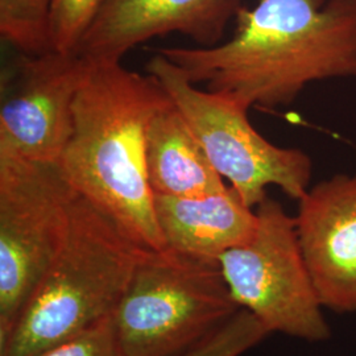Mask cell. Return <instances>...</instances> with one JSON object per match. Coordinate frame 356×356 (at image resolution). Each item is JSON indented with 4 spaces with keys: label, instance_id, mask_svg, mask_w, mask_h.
Returning a JSON list of instances; mask_svg holds the SVG:
<instances>
[{
    "label": "cell",
    "instance_id": "cell-1",
    "mask_svg": "<svg viewBox=\"0 0 356 356\" xmlns=\"http://www.w3.org/2000/svg\"><path fill=\"white\" fill-rule=\"evenodd\" d=\"M235 23L216 47L156 51L248 108L289 106L310 83L356 76V0H260Z\"/></svg>",
    "mask_w": 356,
    "mask_h": 356
},
{
    "label": "cell",
    "instance_id": "cell-2",
    "mask_svg": "<svg viewBox=\"0 0 356 356\" xmlns=\"http://www.w3.org/2000/svg\"><path fill=\"white\" fill-rule=\"evenodd\" d=\"M58 161L72 188L145 250H164L147 170V134L172 99L154 76L92 64Z\"/></svg>",
    "mask_w": 356,
    "mask_h": 356
},
{
    "label": "cell",
    "instance_id": "cell-3",
    "mask_svg": "<svg viewBox=\"0 0 356 356\" xmlns=\"http://www.w3.org/2000/svg\"><path fill=\"white\" fill-rule=\"evenodd\" d=\"M144 250L78 194L64 242L0 356H36L111 318Z\"/></svg>",
    "mask_w": 356,
    "mask_h": 356
},
{
    "label": "cell",
    "instance_id": "cell-4",
    "mask_svg": "<svg viewBox=\"0 0 356 356\" xmlns=\"http://www.w3.org/2000/svg\"><path fill=\"white\" fill-rule=\"evenodd\" d=\"M239 310L219 261L144 250L111 323L124 356H182Z\"/></svg>",
    "mask_w": 356,
    "mask_h": 356
},
{
    "label": "cell",
    "instance_id": "cell-5",
    "mask_svg": "<svg viewBox=\"0 0 356 356\" xmlns=\"http://www.w3.org/2000/svg\"><path fill=\"white\" fill-rule=\"evenodd\" d=\"M184 115L216 172L254 209L277 186L300 201L310 188L313 161L304 151L267 140L248 119V107L234 97L197 89L179 67L160 53L145 66Z\"/></svg>",
    "mask_w": 356,
    "mask_h": 356
},
{
    "label": "cell",
    "instance_id": "cell-6",
    "mask_svg": "<svg viewBox=\"0 0 356 356\" xmlns=\"http://www.w3.org/2000/svg\"><path fill=\"white\" fill-rule=\"evenodd\" d=\"M76 195L58 163L0 154V342L64 242Z\"/></svg>",
    "mask_w": 356,
    "mask_h": 356
},
{
    "label": "cell",
    "instance_id": "cell-7",
    "mask_svg": "<svg viewBox=\"0 0 356 356\" xmlns=\"http://www.w3.org/2000/svg\"><path fill=\"white\" fill-rule=\"evenodd\" d=\"M254 236L219 257L234 301L269 332L322 342L330 329L302 254L296 218L267 197L256 206Z\"/></svg>",
    "mask_w": 356,
    "mask_h": 356
},
{
    "label": "cell",
    "instance_id": "cell-8",
    "mask_svg": "<svg viewBox=\"0 0 356 356\" xmlns=\"http://www.w3.org/2000/svg\"><path fill=\"white\" fill-rule=\"evenodd\" d=\"M92 66L76 53L23 54L0 81V154L58 163L73 129L74 102Z\"/></svg>",
    "mask_w": 356,
    "mask_h": 356
},
{
    "label": "cell",
    "instance_id": "cell-9",
    "mask_svg": "<svg viewBox=\"0 0 356 356\" xmlns=\"http://www.w3.org/2000/svg\"><path fill=\"white\" fill-rule=\"evenodd\" d=\"M241 0H106L76 47L91 64L122 63L128 51L177 32L198 47H216Z\"/></svg>",
    "mask_w": 356,
    "mask_h": 356
},
{
    "label": "cell",
    "instance_id": "cell-10",
    "mask_svg": "<svg viewBox=\"0 0 356 356\" xmlns=\"http://www.w3.org/2000/svg\"><path fill=\"white\" fill-rule=\"evenodd\" d=\"M294 218L322 305L356 313V175H335L310 186Z\"/></svg>",
    "mask_w": 356,
    "mask_h": 356
},
{
    "label": "cell",
    "instance_id": "cell-11",
    "mask_svg": "<svg viewBox=\"0 0 356 356\" xmlns=\"http://www.w3.org/2000/svg\"><path fill=\"white\" fill-rule=\"evenodd\" d=\"M154 213L166 248L191 257H219L254 236L257 216L232 186L195 198L154 195Z\"/></svg>",
    "mask_w": 356,
    "mask_h": 356
},
{
    "label": "cell",
    "instance_id": "cell-12",
    "mask_svg": "<svg viewBox=\"0 0 356 356\" xmlns=\"http://www.w3.org/2000/svg\"><path fill=\"white\" fill-rule=\"evenodd\" d=\"M147 170L153 195L195 198L227 188L173 102L148 128Z\"/></svg>",
    "mask_w": 356,
    "mask_h": 356
},
{
    "label": "cell",
    "instance_id": "cell-13",
    "mask_svg": "<svg viewBox=\"0 0 356 356\" xmlns=\"http://www.w3.org/2000/svg\"><path fill=\"white\" fill-rule=\"evenodd\" d=\"M51 0H0V35L22 54L51 51Z\"/></svg>",
    "mask_w": 356,
    "mask_h": 356
},
{
    "label": "cell",
    "instance_id": "cell-14",
    "mask_svg": "<svg viewBox=\"0 0 356 356\" xmlns=\"http://www.w3.org/2000/svg\"><path fill=\"white\" fill-rule=\"evenodd\" d=\"M106 0H51L49 36L51 51L76 53V47Z\"/></svg>",
    "mask_w": 356,
    "mask_h": 356
},
{
    "label": "cell",
    "instance_id": "cell-15",
    "mask_svg": "<svg viewBox=\"0 0 356 356\" xmlns=\"http://www.w3.org/2000/svg\"><path fill=\"white\" fill-rule=\"evenodd\" d=\"M269 334L254 314L241 309L216 334L182 356H241Z\"/></svg>",
    "mask_w": 356,
    "mask_h": 356
},
{
    "label": "cell",
    "instance_id": "cell-16",
    "mask_svg": "<svg viewBox=\"0 0 356 356\" xmlns=\"http://www.w3.org/2000/svg\"><path fill=\"white\" fill-rule=\"evenodd\" d=\"M36 356H124L115 338L111 318Z\"/></svg>",
    "mask_w": 356,
    "mask_h": 356
}]
</instances>
